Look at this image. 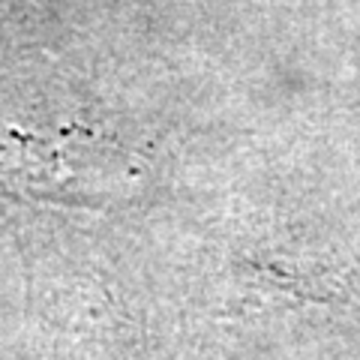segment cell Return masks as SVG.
<instances>
[{
    "label": "cell",
    "instance_id": "6da1fadb",
    "mask_svg": "<svg viewBox=\"0 0 360 360\" xmlns=\"http://www.w3.org/2000/svg\"><path fill=\"white\" fill-rule=\"evenodd\" d=\"M0 177L42 198L96 201L120 184V162L94 135L27 117L0 127Z\"/></svg>",
    "mask_w": 360,
    "mask_h": 360
}]
</instances>
